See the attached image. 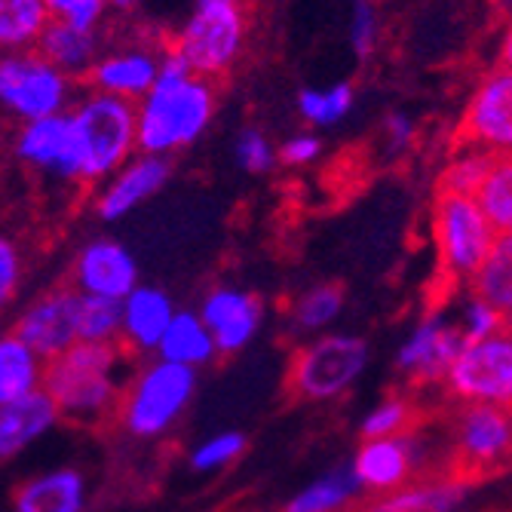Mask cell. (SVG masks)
<instances>
[{
    "label": "cell",
    "instance_id": "60d3db41",
    "mask_svg": "<svg viewBox=\"0 0 512 512\" xmlns=\"http://www.w3.org/2000/svg\"><path fill=\"white\" fill-rule=\"evenodd\" d=\"M319 154H322V138L316 132H295L279 145V163L292 169H304L316 163Z\"/></svg>",
    "mask_w": 512,
    "mask_h": 512
},
{
    "label": "cell",
    "instance_id": "603a6c76",
    "mask_svg": "<svg viewBox=\"0 0 512 512\" xmlns=\"http://www.w3.org/2000/svg\"><path fill=\"white\" fill-rule=\"evenodd\" d=\"M86 479L71 467L43 470L25 479L13 494V512H83Z\"/></svg>",
    "mask_w": 512,
    "mask_h": 512
},
{
    "label": "cell",
    "instance_id": "5bb4252c",
    "mask_svg": "<svg viewBox=\"0 0 512 512\" xmlns=\"http://www.w3.org/2000/svg\"><path fill=\"white\" fill-rule=\"evenodd\" d=\"M424 463H427V442L414 433H399L387 439H362V445L350 460V470L359 479L362 491L375 497L411 485V479Z\"/></svg>",
    "mask_w": 512,
    "mask_h": 512
},
{
    "label": "cell",
    "instance_id": "4fadbf2b",
    "mask_svg": "<svg viewBox=\"0 0 512 512\" xmlns=\"http://www.w3.org/2000/svg\"><path fill=\"white\" fill-rule=\"evenodd\" d=\"M10 332L34 347L46 362L62 356L80 341V292L74 286L43 292L16 313Z\"/></svg>",
    "mask_w": 512,
    "mask_h": 512
},
{
    "label": "cell",
    "instance_id": "277c9868",
    "mask_svg": "<svg viewBox=\"0 0 512 512\" xmlns=\"http://www.w3.org/2000/svg\"><path fill=\"white\" fill-rule=\"evenodd\" d=\"M200 368L178 365L169 359H148L129 378L117 417L129 436L160 439L166 436L197 396Z\"/></svg>",
    "mask_w": 512,
    "mask_h": 512
},
{
    "label": "cell",
    "instance_id": "8fae6325",
    "mask_svg": "<svg viewBox=\"0 0 512 512\" xmlns=\"http://www.w3.org/2000/svg\"><path fill=\"white\" fill-rule=\"evenodd\" d=\"M467 347V338L457 329L454 313L430 310L424 319H417L414 329L396 347V368L405 378L414 381H445L448 368Z\"/></svg>",
    "mask_w": 512,
    "mask_h": 512
},
{
    "label": "cell",
    "instance_id": "cb8c5ba5",
    "mask_svg": "<svg viewBox=\"0 0 512 512\" xmlns=\"http://www.w3.org/2000/svg\"><path fill=\"white\" fill-rule=\"evenodd\" d=\"M37 53L43 59H50L56 68L71 74L74 80H86L92 65L102 56V40L99 31H77L62 22H50V28L43 31Z\"/></svg>",
    "mask_w": 512,
    "mask_h": 512
},
{
    "label": "cell",
    "instance_id": "f6af8a7d",
    "mask_svg": "<svg viewBox=\"0 0 512 512\" xmlns=\"http://www.w3.org/2000/svg\"><path fill=\"white\" fill-rule=\"evenodd\" d=\"M148 4V0H108V7L117 10V13H135V10H142Z\"/></svg>",
    "mask_w": 512,
    "mask_h": 512
},
{
    "label": "cell",
    "instance_id": "d590c367",
    "mask_svg": "<svg viewBox=\"0 0 512 512\" xmlns=\"http://www.w3.org/2000/svg\"><path fill=\"white\" fill-rule=\"evenodd\" d=\"M246 451V436L237 430H224L215 436H206L203 442H197L188 454V463L194 473H218L224 467H230L234 460H240V454Z\"/></svg>",
    "mask_w": 512,
    "mask_h": 512
},
{
    "label": "cell",
    "instance_id": "7dc6e473",
    "mask_svg": "<svg viewBox=\"0 0 512 512\" xmlns=\"http://www.w3.org/2000/svg\"><path fill=\"white\" fill-rule=\"evenodd\" d=\"M506 332H512V310L506 313Z\"/></svg>",
    "mask_w": 512,
    "mask_h": 512
},
{
    "label": "cell",
    "instance_id": "7a4b0ae2",
    "mask_svg": "<svg viewBox=\"0 0 512 512\" xmlns=\"http://www.w3.org/2000/svg\"><path fill=\"white\" fill-rule=\"evenodd\" d=\"M218 96L209 77L188 74L166 80L135 105L138 111V151L172 157L184 148L197 145L212 126Z\"/></svg>",
    "mask_w": 512,
    "mask_h": 512
},
{
    "label": "cell",
    "instance_id": "e0dca14e",
    "mask_svg": "<svg viewBox=\"0 0 512 512\" xmlns=\"http://www.w3.org/2000/svg\"><path fill=\"white\" fill-rule=\"evenodd\" d=\"M160 65H163V50H157V46L148 43L111 46V50H102L99 62L92 65L86 86L138 105L157 86Z\"/></svg>",
    "mask_w": 512,
    "mask_h": 512
},
{
    "label": "cell",
    "instance_id": "7c38bea8",
    "mask_svg": "<svg viewBox=\"0 0 512 512\" xmlns=\"http://www.w3.org/2000/svg\"><path fill=\"white\" fill-rule=\"evenodd\" d=\"M451 445L467 470H494L512 457V408L463 402L454 414Z\"/></svg>",
    "mask_w": 512,
    "mask_h": 512
},
{
    "label": "cell",
    "instance_id": "d6986e66",
    "mask_svg": "<svg viewBox=\"0 0 512 512\" xmlns=\"http://www.w3.org/2000/svg\"><path fill=\"white\" fill-rule=\"evenodd\" d=\"M197 310L212 329L221 356L243 353L255 341V335L261 329V319H264V304L258 301V295H252L240 286L209 289Z\"/></svg>",
    "mask_w": 512,
    "mask_h": 512
},
{
    "label": "cell",
    "instance_id": "30bf717a",
    "mask_svg": "<svg viewBox=\"0 0 512 512\" xmlns=\"http://www.w3.org/2000/svg\"><path fill=\"white\" fill-rule=\"evenodd\" d=\"M463 145L491 157H512V68H491L473 89L460 123Z\"/></svg>",
    "mask_w": 512,
    "mask_h": 512
},
{
    "label": "cell",
    "instance_id": "6da1fadb",
    "mask_svg": "<svg viewBox=\"0 0 512 512\" xmlns=\"http://www.w3.org/2000/svg\"><path fill=\"white\" fill-rule=\"evenodd\" d=\"M126 347L77 341L71 350L46 362L43 390L53 396L62 417L96 424L120 408L126 390Z\"/></svg>",
    "mask_w": 512,
    "mask_h": 512
},
{
    "label": "cell",
    "instance_id": "ba28073f",
    "mask_svg": "<svg viewBox=\"0 0 512 512\" xmlns=\"http://www.w3.org/2000/svg\"><path fill=\"white\" fill-rule=\"evenodd\" d=\"M77 99V80L37 50L7 53L0 62V105L16 123L65 114Z\"/></svg>",
    "mask_w": 512,
    "mask_h": 512
},
{
    "label": "cell",
    "instance_id": "ac0fdd59",
    "mask_svg": "<svg viewBox=\"0 0 512 512\" xmlns=\"http://www.w3.org/2000/svg\"><path fill=\"white\" fill-rule=\"evenodd\" d=\"M169 175H172L169 157L138 151L111 178L102 181V188L96 194L99 218L102 221H120V218L132 215L138 206H145L151 197H157L163 191Z\"/></svg>",
    "mask_w": 512,
    "mask_h": 512
},
{
    "label": "cell",
    "instance_id": "1f68e13d",
    "mask_svg": "<svg viewBox=\"0 0 512 512\" xmlns=\"http://www.w3.org/2000/svg\"><path fill=\"white\" fill-rule=\"evenodd\" d=\"M494 166V157L476 145H463L460 151L451 154V160L442 169L439 178V191H451V194H470L476 197L482 191V184L488 178Z\"/></svg>",
    "mask_w": 512,
    "mask_h": 512
},
{
    "label": "cell",
    "instance_id": "8d00e7d4",
    "mask_svg": "<svg viewBox=\"0 0 512 512\" xmlns=\"http://www.w3.org/2000/svg\"><path fill=\"white\" fill-rule=\"evenodd\" d=\"M411 405L402 396H387L378 405H371L362 414V424H359V436L362 439H387V436H399L408 433L411 427Z\"/></svg>",
    "mask_w": 512,
    "mask_h": 512
},
{
    "label": "cell",
    "instance_id": "3957f363",
    "mask_svg": "<svg viewBox=\"0 0 512 512\" xmlns=\"http://www.w3.org/2000/svg\"><path fill=\"white\" fill-rule=\"evenodd\" d=\"M77 142V184H102L138 154L135 102L86 89L71 108Z\"/></svg>",
    "mask_w": 512,
    "mask_h": 512
},
{
    "label": "cell",
    "instance_id": "f546056e",
    "mask_svg": "<svg viewBox=\"0 0 512 512\" xmlns=\"http://www.w3.org/2000/svg\"><path fill=\"white\" fill-rule=\"evenodd\" d=\"M356 105V89L350 83H332V86H304L298 92V114L313 129H332Z\"/></svg>",
    "mask_w": 512,
    "mask_h": 512
},
{
    "label": "cell",
    "instance_id": "9a60e30c",
    "mask_svg": "<svg viewBox=\"0 0 512 512\" xmlns=\"http://www.w3.org/2000/svg\"><path fill=\"white\" fill-rule=\"evenodd\" d=\"M71 286L80 295H96V298H114L123 301L142 286L138 276V261L135 255L111 237L89 240L71 267Z\"/></svg>",
    "mask_w": 512,
    "mask_h": 512
},
{
    "label": "cell",
    "instance_id": "5b68a950",
    "mask_svg": "<svg viewBox=\"0 0 512 512\" xmlns=\"http://www.w3.org/2000/svg\"><path fill=\"white\" fill-rule=\"evenodd\" d=\"M430 227L445 283L470 286L500 237L491 218L485 215L479 197L439 191Z\"/></svg>",
    "mask_w": 512,
    "mask_h": 512
},
{
    "label": "cell",
    "instance_id": "2e32d148",
    "mask_svg": "<svg viewBox=\"0 0 512 512\" xmlns=\"http://www.w3.org/2000/svg\"><path fill=\"white\" fill-rule=\"evenodd\" d=\"M13 154L28 169L46 172L59 181H77V142L71 111L19 123L13 132Z\"/></svg>",
    "mask_w": 512,
    "mask_h": 512
},
{
    "label": "cell",
    "instance_id": "74e56055",
    "mask_svg": "<svg viewBox=\"0 0 512 512\" xmlns=\"http://www.w3.org/2000/svg\"><path fill=\"white\" fill-rule=\"evenodd\" d=\"M234 157H237L243 172L264 175L279 160V148L270 142V138L258 126H246V129H240L237 142H234Z\"/></svg>",
    "mask_w": 512,
    "mask_h": 512
},
{
    "label": "cell",
    "instance_id": "4dcf8cb0",
    "mask_svg": "<svg viewBox=\"0 0 512 512\" xmlns=\"http://www.w3.org/2000/svg\"><path fill=\"white\" fill-rule=\"evenodd\" d=\"M485 301H491L497 310H512V234H500L488 261L476 273V279L467 286Z\"/></svg>",
    "mask_w": 512,
    "mask_h": 512
},
{
    "label": "cell",
    "instance_id": "ffe728a7",
    "mask_svg": "<svg viewBox=\"0 0 512 512\" xmlns=\"http://www.w3.org/2000/svg\"><path fill=\"white\" fill-rule=\"evenodd\" d=\"M178 307L160 286H138L123 298V335L120 344L132 356H157Z\"/></svg>",
    "mask_w": 512,
    "mask_h": 512
},
{
    "label": "cell",
    "instance_id": "f35d334b",
    "mask_svg": "<svg viewBox=\"0 0 512 512\" xmlns=\"http://www.w3.org/2000/svg\"><path fill=\"white\" fill-rule=\"evenodd\" d=\"M350 46L359 59H368L381 40V13L375 0H353L350 4Z\"/></svg>",
    "mask_w": 512,
    "mask_h": 512
},
{
    "label": "cell",
    "instance_id": "8992f818",
    "mask_svg": "<svg viewBox=\"0 0 512 512\" xmlns=\"http://www.w3.org/2000/svg\"><path fill=\"white\" fill-rule=\"evenodd\" d=\"M249 16L246 0H194V7L175 34V50L203 77H221L246 50Z\"/></svg>",
    "mask_w": 512,
    "mask_h": 512
},
{
    "label": "cell",
    "instance_id": "ab89813d",
    "mask_svg": "<svg viewBox=\"0 0 512 512\" xmlns=\"http://www.w3.org/2000/svg\"><path fill=\"white\" fill-rule=\"evenodd\" d=\"M53 22L71 25L77 31H99L108 16V0H46Z\"/></svg>",
    "mask_w": 512,
    "mask_h": 512
},
{
    "label": "cell",
    "instance_id": "836d02e7",
    "mask_svg": "<svg viewBox=\"0 0 512 512\" xmlns=\"http://www.w3.org/2000/svg\"><path fill=\"white\" fill-rule=\"evenodd\" d=\"M476 197L497 234H512V157H494V166Z\"/></svg>",
    "mask_w": 512,
    "mask_h": 512
},
{
    "label": "cell",
    "instance_id": "7402d4cb",
    "mask_svg": "<svg viewBox=\"0 0 512 512\" xmlns=\"http://www.w3.org/2000/svg\"><path fill=\"white\" fill-rule=\"evenodd\" d=\"M473 500V485L460 476L411 482L399 491L375 494L362 512H463Z\"/></svg>",
    "mask_w": 512,
    "mask_h": 512
},
{
    "label": "cell",
    "instance_id": "b9f144b4",
    "mask_svg": "<svg viewBox=\"0 0 512 512\" xmlns=\"http://www.w3.org/2000/svg\"><path fill=\"white\" fill-rule=\"evenodd\" d=\"M414 132H417V126H414L411 114L390 111L384 117V151H387V157L405 154L411 148V142H414Z\"/></svg>",
    "mask_w": 512,
    "mask_h": 512
},
{
    "label": "cell",
    "instance_id": "bcb514c9",
    "mask_svg": "<svg viewBox=\"0 0 512 512\" xmlns=\"http://www.w3.org/2000/svg\"><path fill=\"white\" fill-rule=\"evenodd\" d=\"M491 7L500 13V16H506V19H512V0H491Z\"/></svg>",
    "mask_w": 512,
    "mask_h": 512
},
{
    "label": "cell",
    "instance_id": "d6a6232c",
    "mask_svg": "<svg viewBox=\"0 0 512 512\" xmlns=\"http://www.w3.org/2000/svg\"><path fill=\"white\" fill-rule=\"evenodd\" d=\"M123 335V301L80 295V341L117 344Z\"/></svg>",
    "mask_w": 512,
    "mask_h": 512
},
{
    "label": "cell",
    "instance_id": "7bdbcfd3",
    "mask_svg": "<svg viewBox=\"0 0 512 512\" xmlns=\"http://www.w3.org/2000/svg\"><path fill=\"white\" fill-rule=\"evenodd\" d=\"M22 283V252L13 240H0V301L10 304Z\"/></svg>",
    "mask_w": 512,
    "mask_h": 512
},
{
    "label": "cell",
    "instance_id": "ee69618b",
    "mask_svg": "<svg viewBox=\"0 0 512 512\" xmlns=\"http://www.w3.org/2000/svg\"><path fill=\"white\" fill-rule=\"evenodd\" d=\"M497 65H503V68H512V19L506 22V28H503V37H500Z\"/></svg>",
    "mask_w": 512,
    "mask_h": 512
},
{
    "label": "cell",
    "instance_id": "e575fe53",
    "mask_svg": "<svg viewBox=\"0 0 512 512\" xmlns=\"http://www.w3.org/2000/svg\"><path fill=\"white\" fill-rule=\"evenodd\" d=\"M454 322L467 341H482L506 329V313L470 289V292H463V298L454 307Z\"/></svg>",
    "mask_w": 512,
    "mask_h": 512
},
{
    "label": "cell",
    "instance_id": "9c48e42d",
    "mask_svg": "<svg viewBox=\"0 0 512 512\" xmlns=\"http://www.w3.org/2000/svg\"><path fill=\"white\" fill-rule=\"evenodd\" d=\"M445 387L460 402L512 408V332H497L482 341H467L448 368Z\"/></svg>",
    "mask_w": 512,
    "mask_h": 512
},
{
    "label": "cell",
    "instance_id": "52a82bcc",
    "mask_svg": "<svg viewBox=\"0 0 512 512\" xmlns=\"http://www.w3.org/2000/svg\"><path fill=\"white\" fill-rule=\"evenodd\" d=\"M371 362V347L353 332H325L310 338L292 359L289 384L301 399L332 402L350 393Z\"/></svg>",
    "mask_w": 512,
    "mask_h": 512
},
{
    "label": "cell",
    "instance_id": "d4e9b609",
    "mask_svg": "<svg viewBox=\"0 0 512 512\" xmlns=\"http://www.w3.org/2000/svg\"><path fill=\"white\" fill-rule=\"evenodd\" d=\"M160 359L178 362V365H191V368H206L212 365L221 353L215 344V335L200 316V310H178L169 332L157 350Z\"/></svg>",
    "mask_w": 512,
    "mask_h": 512
},
{
    "label": "cell",
    "instance_id": "44dd1931",
    "mask_svg": "<svg viewBox=\"0 0 512 512\" xmlns=\"http://www.w3.org/2000/svg\"><path fill=\"white\" fill-rule=\"evenodd\" d=\"M59 405L46 390H34L22 399L0 402V457L13 460L40 442L59 424Z\"/></svg>",
    "mask_w": 512,
    "mask_h": 512
},
{
    "label": "cell",
    "instance_id": "83f0119b",
    "mask_svg": "<svg viewBox=\"0 0 512 512\" xmlns=\"http://www.w3.org/2000/svg\"><path fill=\"white\" fill-rule=\"evenodd\" d=\"M344 313V292L332 283H319L304 289L292 307H289V325L292 332L301 338H319L325 332H332V325Z\"/></svg>",
    "mask_w": 512,
    "mask_h": 512
},
{
    "label": "cell",
    "instance_id": "484cf974",
    "mask_svg": "<svg viewBox=\"0 0 512 512\" xmlns=\"http://www.w3.org/2000/svg\"><path fill=\"white\" fill-rule=\"evenodd\" d=\"M362 494L365 491L347 463V467H335L329 473L316 476L313 482L301 485L286 500L283 512H347Z\"/></svg>",
    "mask_w": 512,
    "mask_h": 512
},
{
    "label": "cell",
    "instance_id": "4316f807",
    "mask_svg": "<svg viewBox=\"0 0 512 512\" xmlns=\"http://www.w3.org/2000/svg\"><path fill=\"white\" fill-rule=\"evenodd\" d=\"M46 359L28 347L16 332L0 338V402L22 399L34 390H43Z\"/></svg>",
    "mask_w": 512,
    "mask_h": 512
},
{
    "label": "cell",
    "instance_id": "f1b7e54d",
    "mask_svg": "<svg viewBox=\"0 0 512 512\" xmlns=\"http://www.w3.org/2000/svg\"><path fill=\"white\" fill-rule=\"evenodd\" d=\"M53 16L46 0H0V43L7 53L37 50Z\"/></svg>",
    "mask_w": 512,
    "mask_h": 512
}]
</instances>
